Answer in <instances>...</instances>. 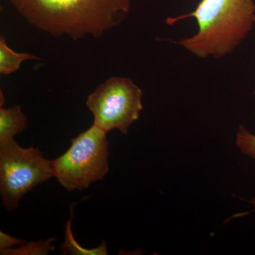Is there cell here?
<instances>
[{"mask_svg": "<svg viewBox=\"0 0 255 255\" xmlns=\"http://www.w3.org/2000/svg\"><path fill=\"white\" fill-rule=\"evenodd\" d=\"M30 24L58 37L100 38L123 21L130 0H8Z\"/></svg>", "mask_w": 255, "mask_h": 255, "instance_id": "obj_1", "label": "cell"}, {"mask_svg": "<svg viewBox=\"0 0 255 255\" xmlns=\"http://www.w3.org/2000/svg\"><path fill=\"white\" fill-rule=\"evenodd\" d=\"M195 18L199 30L179 45L200 58L220 59L232 53L255 24L253 0H201L192 12L167 18L169 25Z\"/></svg>", "mask_w": 255, "mask_h": 255, "instance_id": "obj_2", "label": "cell"}, {"mask_svg": "<svg viewBox=\"0 0 255 255\" xmlns=\"http://www.w3.org/2000/svg\"><path fill=\"white\" fill-rule=\"evenodd\" d=\"M107 132L93 124L72 139L63 155L52 160L55 177L68 191H82L102 180L110 170Z\"/></svg>", "mask_w": 255, "mask_h": 255, "instance_id": "obj_3", "label": "cell"}, {"mask_svg": "<svg viewBox=\"0 0 255 255\" xmlns=\"http://www.w3.org/2000/svg\"><path fill=\"white\" fill-rule=\"evenodd\" d=\"M53 177V162L38 149L23 148L14 139L0 147V193L8 211L17 209L23 196Z\"/></svg>", "mask_w": 255, "mask_h": 255, "instance_id": "obj_4", "label": "cell"}, {"mask_svg": "<svg viewBox=\"0 0 255 255\" xmlns=\"http://www.w3.org/2000/svg\"><path fill=\"white\" fill-rule=\"evenodd\" d=\"M142 91L132 80L113 77L88 96L86 105L94 124L108 132L114 129L126 135L142 110Z\"/></svg>", "mask_w": 255, "mask_h": 255, "instance_id": "obj_5", "label": "cell"}, {"mask_svg": "<svg viewBox=\"0 0 255 255\" xmlns=\"http://www.w3.org/2000/svg\"><path fill=\"white\" fill-rule=\"evenodd\" d=\"M0 147L12 140L15 135L23 131L27 127V118L21 107L15 105L9 109L0 106Z\"/></svg>", "mask_w": 255, "mask_h": 255, "instance_id": "obj_6", "label": "cell"}, {"mask_svg": "<svg viewBox=\"0 0 255 255\" xmlns=\"http://www.w3.org/2000/svg\"><path fill=\"white\" fill-rule=\"evenodd\" d=\"M40 60L38 57L28 53H17L11 49L3 36H0V74L9 75L19 70L26 60Z\"/></svg>", "mask_w": 255, "mask_h": 255, "instance_id": "obj_7", "label": "cell"}, {"mask_svg": "<svg viewBox=\"0 0 255 255\" xmlns=\"http://www.w3.org/2000/svg\"><path fill=\"white\" fill-rule=\"evenodd\" d=\"M72 217L67 222L65 227V240L63 244L60 246V249L63 251L64 255H107V243L102 241L100 246L94 249H87L78 244L74 238L71 228Z\"/></svg>", "mask_w": 255, "mask_h": 255, "instance_id": "obj_8", "label": "cell"}, {"mask_svg": "<svg viewBox=\"0 0 255 255\" xmlns=\"http://www.w3.org/2000/svg\"><path fill=\"white\" fill-rule=\"evenodd\" d=\"M56 238H49L46 241H32L17 248L0 251L1 255H47L55 251L52 243Z\"/></svg>", "mask_w": 255, "mask_h": 255, "instance_id": "obj_9", "label": "cell"}, {"mask_svg": "<svg viewBox=\"0 0 255 255\" xmlns=\"http://www.w3.org/2000/svg\"><path fill=\"white\" fill-rule=\"evenodd\" d=\"M236 145L245 155L255 159V135L240 126L236 135Z\"/></svg>", "mask_w": 255, "mask_h": 255, "instance_id": "obj_10", "label": "cell"}, {"mask_svg": "<svg viewBox=\"0 0 255 255\" xmlns=\"http://www.w3.org/2000/svg\"><path fill=\"white\" fill-rule=\"evenodd\" d=\"M26 243V242L24 240L18 239L2 231H0V251L10 249L16 246H22Z\"/></svg>", "mask_w": 255, "mask_h": 255, "instance_id": "obj_11", "label": "cell"}, {"mask_svg": "<svg viewBox=\"0 0 255 255\" xmlns=\"http://www.w3.org/2000/svg\"><path fill=\"white\" fill-rule=\"evenodd\" d=\"M250 203H251V204H253V205H254L255 207V199H254V200L250 201Z\"/></svg>", "mask_w": 255, "mask_h": 255, "instance_id": "obj_12", "label": "cell"}, {"mask_svg": "<svg viewBox=\"0 0 255 255\" xmlns=\"http://www.w3.org/2000/svg\"><path fill=\"white\" fill-rule=\"evenodd\" d=\"M254 95H255V91H254Z\"/></svg>", "mask_w": 255, "mask_h": 255, "instance_id": "obj_13", "label": "cell"}]
</instances>
